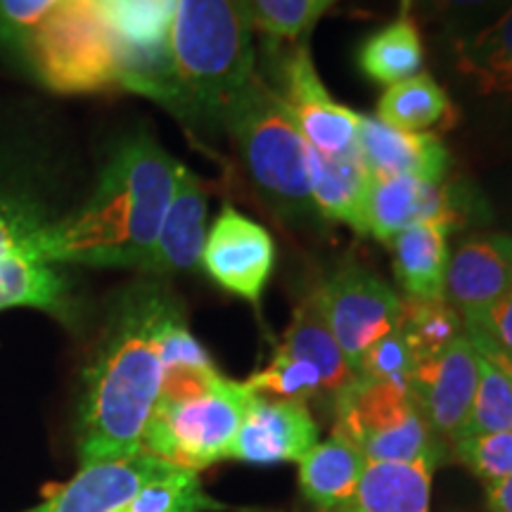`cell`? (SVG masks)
I'll use <instances>...</instances> for the list:
<instances>
[{"instance_id":"1","label":"cell","mask_w":512,"mask_h":512,"mask_svg":"<svg viewBox=\"0 0 512 512\" xmlns=\"http://www.w3.org/2000/svg\"><path fill=\"white\" fill-rule=\"evenodd\" d=\"M178 299L143 280L117 297L91 366L83 373L79 463L117 460L143 451L140 441L162 389L159 330Z\"/></svg>"},{"instance_id":"2","label":"cell","mask_w":512,"mask_h":512,"mask_svg":"<svg viewBox=\"0 0 512 512\" xmlns=\"http://www.w3.org/2000/svg\"><path fill=\"white\" fill-rule=\"evenodd\" d=\"M181 166L147 128L128 133L114 145L91 200L67 219L41 228L36 259L140 268L162 230Z\"/></svg>"},{"instance_id":"3","label":"cell","mask_w":512,"mask_h":512,"mask_svg":"<svg viewBox=\"0 0 512 512\" xmlns=\"http://www.w3.org/2000/svg\"><path fill=\"white\" fill-rule=\"evenodd\" d=\"M181 119L223 126L254 72L252 19L242 0H176L169 29Z\"/></svg>"},{"instance_id":"4","label":"cell","mask_w":512,"mask_h":512,"mask_svg":"<svg viewBox=\"0 0 512 512\" xmlns=\"http://www.w3.org/2000/svg\"><path fill=\"white\" fill-rule=\"evenodd\" d=\"M254 392L219 368L164 370L162 389L140 448L164 463L200 475L228 460Z\"/></svg>"},{"instance_id":"5","label":"cell","mask_w":512,"mask_h":512,"mask_svg":"<svg viewBox=\"0 0 512 512\" xmlns=\"http://www.w3.org/2000/svg\"><path fill=\"white\" fill-rule=\"evenodd\" d=\"M223 126L235 138L254 188L283 216H311V145L278 93L252 76L228 107Z\"/></svg>"},{"instance_id":"6","label":"cell","mask_w":512,"mask_h":512,"mask_svg":"<svg viewBox=\"0 0 512 512\" xmlns=\"http://www.w3.org/2000/svg\"><path fill=\"white\" fill-rule=\"evenodd\" d=\"M19 53L38 83L53 93L121 88V46L100 0H62Z\"/></svg>"},{"instance_id":"7","label":"cell","mask_w":512,"mask_h":512,"mask_svg":"<svg viewBox=\"0 0 512 512\" xmlns=\"http://www.w3.org/2000/svg\"><path fill=\"white\" fill-rule=\"evenodd\" d=\"M335 430L373 463H441V439L418 411L411 389L356 377L332 399Z\"/></svg>"},{"instance_id":"8","label":"cell","mask_w":512,"mask_h":512,"mask_svg":"<svg viewBox=\"0 0 512 512\" xmlns=\"http://www.w3.org/2000/svg\"><path fill=\"white\" fill-rule=\"evenodd\" d=\"M313 294L356 375L363 354L399 325L401 297L375 273L358 264L337 268Z\"/></svg>"},{"instance_id":"9","label":"cell","mask_w":512,"mask_h":512,"mask_svg":"<svg viewBox=\"0 0 512 512\" xmlns=\"http://www.w3.org/2000/svg\"><path fill=\"white\" fill-rule=\"evenodd\" d=\"M475 207L465 185L422 178H373L366 200V235L389 245L406 228L439 223L456 230Z\"/></svg>"},{"instance_id":"10","label":"cell","mask_w":512,"mask_h":512,"mask_svg":"<svg viewBox=\"0 0 512 512\" xmlns=\"http://www.w3.org/2000/svg\"><path fill=\"white\" fill-rule=\"evenodd\" d=\"M280 102L285 105L306 143L320 155H344L356 150L361 114L337 102L323 86L306 41L294 43L280 64Z\"/></svg>"},{"instance_id":"11","label":"cell","mask_w":512,"mask_h":512,"mask_svg":"<svg viewBox=\"0 0 512 512\" xmlns=\"http://www.w3.org/2000/svg\"><path fill=\"white\" fill-rule=\"evenodd\" d=\"M202 266L223 290L259 304L275 266V242L261 223L226 204L207 230Z\"/></svg>"},{"instance_id":"12","label":"cell","mask_w":512,"mask_h":512,"mask_svg":"<svg viewBox=\"0 0 512 512\" xmlns=\"http://www.w3.org/2000/svg\"><path fill=\"white\" fill-rule=\"evenodd\" d=\"M479 382V354L463 335L432 361L418 363L411 392L434 437L453 444L463 430Z\"/></svg>"},{"instance_id":"13","label":"cell","mask_w":512,"mask_h":512,"mask_svg":"<svg viewBox=\"0 0 512 512\" xmlns=\"http://www.w3.org/2000/svg\"><path fill=\"white\" fill-rule=\"evenodd\" d=\"M318 434V422L306 403L256 394L228 448V460L249 465L299 463L318 444Z\"/></svg>"},{"instance_id":"14","label":"cell","mask_w":512,"mask_h":512,"mask_svg":"<svg viewBox=\"0 0 512 512\" xmlns=\"http://www.w3.org/2000/svg\"><path fill=\"white\" fill-rule=\"evenodd\" d=\"M169 463L150 453L81 465L79 472L57 486L27 512H119L140 486L169 470Z\"/></svg>"},{"instance_id":"15","label":"cell","mask_w":512,"mask_h":512,"mask_svg":"<svg viewBox=\"0 0 512 512\" xmlns=\"http://www.w3.org/2000/svg\"><path fill=\"white\" fill-rule=\"evenodd\" d=\"M512 287V238L484 233L448 256L444 299L467 320L491 309Z\"/></svg>"},{"instance_id":"16","label":"cell","mask_w":512,"mask_h":512,"mask_svg":"<svg viewBox=\"0 0 512 512\" xmlns=\"http://www.w3.org/2000/svg\"><path fill=\"white\" fill-rule=\"evenodd\" d=\"M356 150L373 178H422L444 181L451 152L437 133H408L377 117L358 121Z\"/></svg>"},{"instance_id":"17","label":"cell","mask_w":512,"mask_h":512,"mask_svg":"<svg viewBox=\"0 0 512 512\" xmlns=\"http://www.w3.org/2000/svg\"><path fill=\"white\" fill-rule=\"evenodd\" d=\"M207 242V192L188 166L178 171L174 200L166 211L155 247L147 252L138 271L150 275L188 273L202 266Z\"/></svg>"},{"instance_id":"18","label":"cell","mask_w":512,"mask_h":512,"mask_svg":"<svg viewBox=\"0 0 512 512\" xmlns=\"http://www.w3.org/2000/svg\"><path fill=\"white\" fill-rule=\"evenodd\" d=\"M434 460L413 463H373L358 479L356 491L347 503L335 510L342 512H430Z\"/></svg>"},{"instance_id":"19","label":"cell","mask_w":512,"mask_h":512,"mask_svg":"<svg viewBox=\"0 0 512 512\" xmlns=\"http://www.w3.org/2000/svg\"><path fill=\"white\" fill-rule=\"evenodd\" d=\"M373 185L358 150L344 155H320L311 147V197L323 219L347 223L366 235V200Z\"/></svg>"},{"instance_id":"20","label":"cell","mask_w":512,"mask_h":512,"mask_svg":"<svg viewBox=\"0 0 512 512\" xmlns=\"http://www.w3.org/2000/svg\"><path fill=\"white\" fill-rule=\"evenodd\" d=\"M280 354L299 358L318 370L320 382H323V394L330 399L347 389L356 380L347 356L339 349L335 335H332L323 313H320L316 294H309L302 304L294 309L292 323L287 325L283 342L278 344Z\"/></svg>"},{"instance_id":"21","label":"cell","mask_w":512,"mask_h":512,"mask_svg":"<svg viewBox=\"0 0 512 512\" xmlns=\"http://www.w3.org/2000/svg\"><path fill=\"white\" fill-rule=\"evenodd\" d=\"M448 235L439 223L406 228L389 242L394 252V278L403 299H444Z\"/></svg>"},{"instance_id":"22","label":"cell","mask_w":512,"mask_h":512,"mask_svg":"<svg viewBox=\"0 0 512 512\" xmlns=\"http://www.w3.org/2000/svg\"><path fill=\"white\" fill-rule=\"evenodd\" d=\"M366 456L347 437L332 432L328 441H318L299 460V489L311 505L335 510L347 503L366 470Z\"/></svg>"},{"instance_id":"23","label":"cell","mask_w":512,"mask_h":512,"mask_svg":"<svg viewBox=\"0 0 512 512\" xmlns=\"http://www.w3.org/2000/svg\"><path fill=\"white\" fill-rule=\"evenodd\" d=\"M15 306H31L72 323L76 306L67 275L48 261L29 256H5L0 259V311Z\"/></svg>"},{"instance_id":"24","label":"cell","mask_w":512,"mask_h":512,"mask_svg":"<svg viewBox=\"0 0 512 512\" xmlns=\"http://www.w3.org/2000/svg\"><path fill=\"white\" fill-rule=\"evenodd\" d=\"M356 64L370 81L394 86L422 74L425 46L413 12L401 3V15L373 31L356 50Z\"/></svg>"},{"instance_id":"25","label":"cell","mask_w":512,"mask_h":512,"mask_svg":"<svg viewBox=\"0 0 512 512\" xmlns=\"http://www.w3.org/2000/svg\"><path fill=\"white\" fill-rule=\"evenodd\" d=\"M377 119L408 133H432V128H451L458 114L451 98L430 74L394 83L377 100Z\"/></svg>"},{"instance_id":"26","label":"cell","mask_w":512,"mask_h":512,"mask_svg":"<svg viewBox=\"0 0 512 512\" xmlns=\"http://www.w3.org/2000/svg\"><path fill=\"white\" fill-rule=\"evenodd\" d=\"M458 69L486 95H498L512 81V5L475 36L453 41Z\"/></svg>"},{"instance_id":"27","label":"cell","mask_w":512,"mask_h":512,"mask_svg":"<svg viewBox=\"0 0 512 512\" xmlns=\"http://www.w3.org/2000/svg\"><path fill=\"white\" fill-rule=\"evenodd\" d=\"M396 328L418 363L432 361L465 335L463 318L446 299H401Z\"/></svg>"},{"instance_id":"28","label":"cell","mask_w":512,"mask_h":512,"mask_svg":"<svg viewBox=\"0 0 512 512\" xmlns=\"http://www.w3.org/2000/svg\"><path fill=\"white\" fill-rule=\"evenodd\" d=\"M119 512H240L211 498L200 475L171 465L169 470L140 486Z\"/></svg>"},{"instance_id":"29","label":"cell","mask_w":512,"mask_h":512,"mask_svg":"<svg viewBox=\"0 0 512 512\" xmlns=\"http://www.w3.org/2000/svg\"><path fill=\"white\" fill-rule=\"evenodd\" d=\"M491 432H512V384L489 358L479 354L475 401L456 441Z\"/></svg>"},{"instance_id":"30","label":"cell","mask_w":512,"mask_h":512,"mask_svg":"<svg viewBox=\"0 0 512 512\" xmlns=\"http://www.w3.org/2000/svg\"><path fill=\"white\" fill-rule=\"evenodd\" d=\"M252 27L278 43H302L325 8L320 0H242Z\"/></svg>"},{"instance_id":"31","label":"cell","mask_w":512,"mask_h":512,"mask_svg":"<svg viewBox=\"0 0 512 512\" xmlns=\"http://www.w3.org/2000/svg\"><path fill=\"white\" fill-rule=\"evenodd\" d=\"M408 10H418L451 36V41L475 36L496 22L512 0H401Z\"/></svg>"},{"instance_id":"32","label":"cell","mask_w":512,"mask_h":512,"mask_svg":"<svg viewBox=\"0 0 512 512\" xmlns=\"http://www.w3.org/2000/svg\"><path fill=\"white\" fill-rule=\"evenodd\" d=\"M245 382L259 396L273 394L278 399L302 403L323 396V382H320L318 370L299 358L280 354V351H275L264 370L249 375Z\"/></svg>"},{"instance_id":"33","label":"cell","mask_w":512,"mask_h":512,"mask_svg":"<svg viewBox=\"0 0 512 512\" xmlns=\"http://www.w3.org/2000/svg\"><path fill=\"white\" fill-rule=\"evenodd\" d=\"M415 368H418V361H415L411 347L396 328L389 335L377 339L373 347L363 354L356 366V377L411 389Z\"/></svg>"},{"instance_id":"34","label":"cell","mask_w":512,"mask_h":512,"mask_svg":"<svg viewBox=\"0 0 512 512\" xmlns=\"http://www.w3.org/2000/svg\"><path fill=\"white\" fill-rule=\"evenodd\" d=\"M453 456L484 484L512 475V432H491L465 437L451 444Z\"/></svg>"},{"instance_id":"35","label":"cell","mask_w":512,"mask_h":512,"mask_svg":"<svg viewBox=\"0 0 512 512\" xmlns=\"http://www.w3.org/2000/svg\"><path fill=\"white\" fill-rule=\"evenodd\" d=\"M157 344H159V358H162V370L216 368L214 358L209 356V351L204 349L200 339L190 332L181 304H178L176 309L164 318Z\"/></svg>"},{"instance_id":"36","label":"cell","mask_w":512,"mask_h":512,"mask_svg":"<svg viewBox=\"0 0 512 512\" xmlns=\"http://www.w3.org/2000/svg\"><path fill=\"white\" fill-rule=\"evenodd\" d=\"M62 0H0V41L19 48Z\"/></svg>"},{"instance_id":"37","label":"cell","mask_w":512,"mask_h":512,"mask_svg":"<svg viewBox=\"0 0 512 512\" xmlns=\"http://www.w3.org/2000/svg\"><path fill=\"white\" fill-rule=\"evenodd\" d=\"M46 223L31 219L22 211L0 204V259L29 256L36 259V240Z\"/></svg>"},{"instance_id":"38","label":"cell","mask_w":512,"mask_h":512,"mask_svg":"<svg viewBox=\"0 0 512 512\" xmlns=\"http://www.w3.org/2000/svg\"><path fill=\"white\" fill-rule=\"evenodd\" d=\"M465 335L512 354V287L491 309L467 320Z\"/></svg>"},{"instance_id":"39","label":"cell","mask_w":512,"mask_h":512,"mask_svg":"<svg viewBox=\"0 0 512 512\" xmlns=\"http://www.w3.org/2000/svg\"><path fill=\"white\" fill-rule=\"evenodd\" d=\"M486 503L491 512H512V475L486 484Z\"/></svg>"},{"instance_id":"40","label":"cell","mask_w":512,"mask_h":512,"mask_svg":"<svg viewBox=\"0 0 512 512\" xmlns=\"http://www.w3.org/2000/svg\"><path fill=\"white\" fill-rule=\"evenodd\" d=\"M470 342L475 344V349L479 351V354L489 358V361L494 363V366L501 370V373L508 377V382L512 384V354H508V351H503V349H498V347H491V344L482 342V339H472L470 337Z\"/></svg>"},{"instance_id":"41","label":"cell","mask_w":512,"mask_h":512,"mask_svg":"<svg viewBox=\"0 0 512 512\" xmlns=\"http://www.w3.org/2000/svg\"><path fill=\"white\" fill-rule=\"evenodd\" d=\"M498 95H501V98H505V100H508L510 102V105H512V81L508 83V86H505L503 88V91L501 93H498Z\"/></svg>"},{"instance_id":"42","label":"cell","mask_w":512,"mask_h":512,"mask_svg":"<svg viewBox=\"0 0 512 512\" xmlns=\"http://www.w3.org/2000/svg\"><path fill=\"white\" fill-rule=\"evenodd\" d=\"M320 5H323V8H325V10H328V8H330V5H332V0H320Z\"/></svg>"},{"instance_id":"43","label":"cell","mask_w":512,"mask_h":512,"mask_svg":"<svg viewBox=\"0 0 512 512\" xmlns=\"http://www.w3.org/2000/svg\"><path fill=\"white\" fill-rule=\"evenodd\" d=\"M328 512H342V510H328Z\"/></svg>"}]
</instances>
